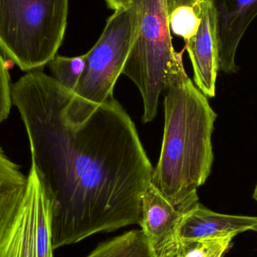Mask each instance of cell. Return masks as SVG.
Here are the masks:
<instances>
[{"label": "cell", "mask_w": 257, "mask_h": 257, "mask_svg": "<svg viewBox=\"0 0 257 257\" xmlns=\"http://www.w3.org/2000/svg\"><path fill=\"white\" fill-rule=\"evenodd\" d=\"M230 246H226V247H222L220 250H217L214 255H213L212 257H223L224 256L225 253L228 251Z\"/></svg>", "instance_id": "obj_18"}, {"label": "cell", "mask_w": 257, "mask_h": 257, "mask_svg": "<svg viewBox=\"0 0 257 257\" xmlns=\"http://www.w3.org/2000/svg\"><path fill=\"white\" fill-rule=\"evenodd\" d=\"M205 0H166L169 15L175 9L181 6H192L199 10L201 4Z\"/></svg>", "instance_id": "obj_16"}, {"label": "cell", "mask_w": 257, "mask_h": 257, "mask_svg": "<svg viewBox=\"0 0 257 257\" xmlns=\"http://www.w3.org/2000/svg\"><path fill=\"white\" fill-rule=\"evenodd\" d=\"M105 2L108 7L114 11L127 7L133 3L132 0H105Z\"/></svg>", "instance_id": "obj_17"}, {"label": "cell", "mask_w": 257, "mask_h": 257, "mask_svg": "<svg viewBox=\"0 0 257 257\" xmlns=\"http://www.w3.org/2000/svg\"><path fill=\"white\" fill-rule=\"evenodd\" d=\"M0 257H54L51 202L32 165L25 195L0 241Z\"/></svg>", "instance_id": "obj_6"}, {"label": "cell", "mask_w": 257, "mask_h": 257, "mask_svg": "<svg viewBox=\"0 0 257 257\" xmlns=\"http://www.w3.org/2000/svg\"><path fill=\"white\" fill-rule=\"evenodd\" d=\"M69 0H0V50L25 72L57 55L67 27Z\"/></svg>", "instance_id": "obj_3"}, {"label": "cell", "mask_w": 257, "mask_h": 257, "mask_svg": "<svg viewBox=\"0 0 257 257\" xmlns=\"http://www.w3.org/2000/svg\"><path fill=\"white\" fill-rule=\"evenodd\" d=\"M12 99L51 202L54 250L139 225L154 167L118 101L84 102L42 69L14 83Z\"/></svg>", "instance_id": "obj_1"}, {"label": "cell", "mask_w": 257, "mask_h": 257, "mask_svg": "<svg viewBox=\"0 0 257 257\" xmlns=\"http://www.w3.org/2000/svg\"><path fill=\"white\" fill-rule=\"evenodd\" d=\"M139 18L137 38L122 75L130 78L140 92L143 123L154 120L160 95L167 84L169 72L185 49H174L166 0H132Z\"/></svg>", "instance_id": "obj_4"}, {"label": "cell", "mask_w": 257, "mask_h": 257, "mask_svg": "<svg viewBox=\"0 0 257 257\" xmlns=\"http://www.w3.org/2000/svg\"><path fill=\"white\" fill-rule=\"evenodd\" d=\"M139 32L134 5L114 11L103 32L87 53L85 69L73 92L78 99L101 105L114 97V86Z\"/></svg>", "instance_id": "obj_5"}, {"label": "cell", "mask_w": 257, "mask_h": 257, "mask_svg": "<svg viewBox=\"0 0 257 257\" xmlns=\"http://www.w3.org/2000/svg\"><path fill=\"white\" fill-rule=\"evenodd\" d=\"M201 24L194 36L185 41L193 69V83L208 98L216 95L219 72L218 45L215 12L212 0H205L199 9Z\"/></svg>", "instance_id": "obj_8"}, {"label": "cell", "mask_w": 257, "mask_h": 257, "mask_svg": "<svg viewBox=\"0 0 257 257\" xmlns=\"http://www.w3.org/2000/svg\"><path fill=\"white\" fill-rule=\"evenodd\" d=\"M257 232V216L231 215L208 209L201 203L184 213L179 229L180 239L197 240Z\"/></svg>", "instance_id": "obj_10"}, {"label": "cell", "mask_w": 257, "mask_h": 257, "mask_svg": "<svg viewBox=\"0 0 257 257\" xmlns=\"http://www.w3.org/2000/svg\"><path fill=\"white\" fill-rule=\"evenodd\" d=\"M253 199L257 202V183L254 188V191H253Z\"/></svg>", "instance_id": "obj_19"}, {"label": "cell", "mask_w": 257, "mask_h": 257, "mask_svg": "<svg viewBox=\"0 0 257 257\" xmlns=\"http://www.w3.org/2000/svg\"><path fill=\"white\" fill-rule=\"evenodd\" d=\"M12 85L7 64L0 54V123L8 118L13 105Z\"/></svg>", "instance_id": "obj_15"}, {"label": "cell", "mask_w": 257, "mask_h": 257, "mask_svg": "<svg viewBox=\"0 0 257 257\" xmlns=\"http://www.w3.org/2000/svg\"><path fill=\"white\" fill-rule=\"evenodd\" d=\"M215 12L219 71L232 75L239 70L235 63L238 45L257 16V0H212Z\"/></svg>", "instance_id": "obj_7"}, {"label": "cell", "mask_w": 257, "mask_h": 257, "mask_svg": "<svg viewBox=\"0 0 257 257\" xmlns=\"http://www.w3.org/2000/svg\"><path fill=\"white\" fill-rule=\"evenodd\" d=\"M27 176L0 147V241L25 195Z\"/></svg>", "instance_id": "obj_11"}, {"label": "cell", "mask_w": 257, "mask_h": 257, "mask_svg": "<svg viewBox=\"0 0 257 257\" xmlns=\"http://www.w3.org/2000/svg\"><path fill=\"white\" fill-rule=\"evenodd\" d=\"M163 143L151 183L186 213L199 203L197 190L212 169V134L217 114L178 59L164 90Z\"/></svg>", "instance_id": "obj_2"}, {"label": "cell", "mask_w": 257, "mask_h": 257, "mask_svg": "<svg viewBox=\"0 0 257 257\" xmlns=\"http://www.w3.org/2000/svg\"><path fill=\"white\" fill-rule=\"evenodd\" d=\"M86 257H157L142 229H133L100 243Z\"/></svg>", "instance_id": "obj_12"}, {"label": "cell", "mask_w": 257, "mask_h": 257, "mask_svg": "<svg viewBox=\"0 0 257 257\" xmlns=\"http://www.w3.org/2000/svg\"><path fill=\"white\" fill-rule=\"evenodd\" d=\"M201 24L199 10L192 6L177 8L169 15L171 33L184 39V42L196 34Z\"/></svg>", "instance_id": "obj_14"}, {"label": "cell", "mask_w": 257, "mask_h": 257, "mask_svg": "<svg viewBox=\"0 0 257 257\" xmlns=\"http://www.w3.org/2000/svg\"><path fill=\"white\" fill-rule=\"evenodd\" d=\"M184 213L150 183L142 198L139 226L157 257H165L179 241V229Z\"/></svg>", "instance_id": "obj_9"}, {"label": "cell", "mask_w": 257, "mask_h": 257, "mask_svg": "<svg viewBox=\"0 0 257 257\" xmlns=\"http://www.w3.org/2000/svg\"><path fill=\"white\" fill-rule=\"evenodd\" d=\"M87 54L78 57L56 55L49 63L48 68L52 77L70 91H75L85 69Z\"/></svg>", "instance_id": "obj_13"}]
</instances>
